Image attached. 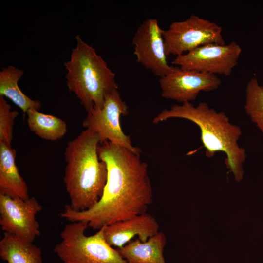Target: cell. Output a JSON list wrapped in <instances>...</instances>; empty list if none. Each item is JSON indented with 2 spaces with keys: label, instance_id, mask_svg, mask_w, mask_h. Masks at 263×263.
I'll return each instance as SVG.
<instances>
[{
  "label": "cell",
  "instance_id": "17",
  "mask_svg": "<svg viewBox=\"0 0 263 263\" xmlns=\"http://www.w3.org/2000/svg\"><path fill=\"white\" fill-rule=\"evenodd\" d=\"M26 113L29 129L41 139L57 141L63 137L67 132L66 123L59 117L35 109L29 110Z\"/></svg>",
  "mask_w": 263,
  "mask_h": 263
},
{
  "label": "cell",
  "instance_id": "12",
  "mask_svg": "<svg viewBox=\"0 0 263 263\" xmlns=\"http://www.w3.org/2000/svg\"><path fill=\"white\" fill-rule=\"evenodd\" d=\"M159 229L156 219L146 213L103 227L107 242L112 247L117 248L125 245L135 236L141 241L146 242L157 234Z\"/></svg>",
  "mask_w": 263,
  "mask_h": 263
},
{
  "label": "cell",
  "instance_id": "10",
  "mask_svg": "<svg viewBox=\"0 0 263 263\" xmlns=\"http://www.w3.org/2000/svg\"><path fill=\"white\" fill-rule=\"evenodd\" d=\"M159 83L162 97L183 103L195 100L201 92L217 89L222 81L214 74L173 66Z\"/></svg>",
  "mask_w": 263,
  "mask_h": 263
},
{
  "label": "cell",
  "instance_id": "19",
  "mask_svg": "<svg viewBox=\"0 0 263 263\" xmlns=\"http://www.w3.org/2000/svg\"><path fill=\"white\" fill-rule=\"evenodd\" d=\"M3 96H0V142L11 145L14 121L18 116Z\"/></svg>",
  "mask_w": 263,
  "mask_h": 263
},
{
  "label": "cell",
  "instance_id": "16",
  "mask_svg": "<svg viewBox=\"0 0 263 263\" xmlns=\"http://www.w3.org/2000/svg\"><path fill=\"white\" fill-rule=\"evenodd\" d=\"M24 75L22 70L12 65L3 68L0 72V96L11 100L24 113L29 110H39L41 102L25 95L20 89L18 82Z\"/></svg>",
  "mask_w": 263,
  "mask_h": 263
},
{
  "label": "cell",
  "instance_id": "20",
  "mask_svg": "<svg viewBox=\"0 0 263 263\" xmlns=\"http://www.w3.org/2000/svg\"><path fill=\"white\" fill-rule=\"evenodd\" d=\"M262 86H263V84H262Z\"/></svg>",
  "mask_w": 263,
  "mask_h": 263
},
{
  "label": "cell",
  "instance_id": "4",
  "mask_svg": "<svg viewBox=\"0 0 263 263\" xmlns=\"http://www.w3.org/2000/svg\"><path fill=\"white\" fill-rule=\"evenodd\" d=\"M76 46L64 63L66 84L87 112L102 108L108 94L118 89L115 74L95 48L75 37Z\"/></svg>",
  "mask_w": 263,
  "mask_h": 263
},
{
  "label": "cell",
  "instance_id": "15",
  "mask_svg": "<svg viewBox=\"0 0 263 263\" xmlns=\"http://www.w3.org/2000/svg\"><path fill=\"white\" fill-rule=\"evenodd\" d=\"M0 257L7 263H43L39 247L6 232L0 241Z\"/></svg>",
  "mask_w": 263,
  "mask_h": 263
},
{
  "label": "cell",
  "instance_id": "13",
  "mask_svg": "<svg viewBox=\"0 0 263 263\" xmlns=\"http://www.w3.org/2000/svg\"><path fill=\"white\" fill-rule=\"evenodd\" d=\"M16 151L0 142V194L12 198H29L27 184L16 164Z\"/></svg>",
  "mask_w": 263,
  "mask_h": 263
},
{
  "label": "cell",
  "instance_id": "9",
  "mask_svg": "<svg viewBox=\"0 0 263 263\" xmlns=\"http://www.w3.org/2000/svg\"><path fill=\"white\" fill-rule=\"evenodd\" d=\"M42 207L35 197L27 199L0 194V225L1 230L33 242L40 234L36 220Z\"/></svg>",
  "mask_w": 263,
  "mask_h": 263
},
{
  "label": "cell",
  "instance_id": "3",
  "mask_svg": "<svg viewBox=\"0 0 263 263\" xmlns=\"http://www.w3.org/2000/svg\"><path fill=\"white\" fill-rule=\"evenodd\" d=\"M98 135L85 129L69 141L65 149L66 163L63 182L72 209H89L101 198L107 179L105 163L98 154Z\"/></svg>",
  "mask_w": 263,
  "mask_h": 263
},
{
  "label": "cell",
  "instance_id": "5",
  "mask_svg": "<svg viewBox=\"0 0 263 263\" xmlns=\"http://www.w3.org/2000/svg\"><path fill=\"white\" fill-rule=\"evenodd\" d=\"M88 227L83 222L65 225L60 234L61 241L54 248L62 263H128L117 249L107 242L103 228L87 236Z\"/></svg>",
  "mask_w": 263,
  "mask_h": 263
},
{
  "label": "cell",
  "instance_id": "11",
  "mask_svg": "<svg viewBox=\"0 0 263 263\" xmlns=\"http://www.w3.org/2000/svg\"><path fill=\"white\" fill-rule=\"evenodd\" d=\"M163 32L156 19H147L138 26L132 40L137 62L160 78L173 67L167 61Z\"/></svg>",
  "mask_w": 263,
  "mask_h": 263
},
{
  "label": "cell",
  "instance_id": "7",
  "mask_svg": "<svg viewBox=\"0 0 263 263\" xmlns=\"http://www.w3.org/2000/svg\"><path fill=\"white\" fill-rule=\"evenodd\" d=\"M128 114L127 105L118 89H115L107 94L102 108H94L87 112L82 125L85 129L98 135L100 144L109 141L140 154L141 150L132 144L130 137L121 128L120 117Z\"/></svg>",
  "mask_w": 263,
  "mask_h": 263
},
{
  "label": "cell",
  "instance_id": "2",
  "mask_svg": "<svg viewBox=\"0 0 263 263\" xmlns=\"http://www.w3.org/2000/svg\"><path fill=\"white\" fill-rule=\"evenodd\" d=\"M171 118H181L192 122L200 129L201 140L208 158L223 152L226 155L225 163L237 182L243 178V164L247 158L245 149L238 142L242 136L241 128L231 123L223 111L217 112L204 102L197 106L190 102L175 104L164 109L153 119L157 124Z\"/></svg>",
  "mask_w": 263,
  "mask_h": 263
},
{
  "label": "cell",
  "instance_id": "8",
  "mask_svg": "<svg viewBox=\"0 0 263 263\" xmlns=\"http://www.w3.org/2000/svg\"><path fill=\"white\" fill-rule=\"evenodd\" d=\"M242 48L235 41L209 43L176 56L172 63L187 70L229 76L237 65Z\"/></svg>",
  "mask_w": 263,
  "mask_h": 263
},
{
  "label": "cell",
  "instance_id": "14",
  "mask_svg": "<svg viewBox=\"0 0 263 263\" xmlns=\"http://www.w3.org/2000/svg\"><path fill=\"white\" fill-rule=\"evenodd\" d=\"M166 244L165 234L158 232L146 242L132 240L117 249L128 263H166L163 255Z\"/></svg>",
  "mask_w": 263,
  "mask_h": 263
},
{
  "label": "cell",
  "instance_id": "6",
  "mask_svg": "<svg viewBox=\"0 0 263 263\" xmlns=\"http://www.w3.org/2000/svg\"><path fill=\"white\" fill-rule=\"evenodd\" d=\"M222 33V28L216 23L192 14L163 30L166 54L178 56L204 45L225 44Z\"/></svg>",
  "mask_w": 263,
  "mask_h": 263
},
{
  "label": "cell",
  "instance_id": "1",
  "mask_svg": "<svg viewBox=\"0 0 263 263\" xmlns=\"http://www.w3.org/2000/svg\"><path fill=\"white\" fill-rule=\"evenodd\" d=\"M108 175L103 195L88 209L76 211L67 205L60 213L70 222H83L99 230L111 224L146 213L153 200L147 164L140 154L109 141L98 147Z\"/></svg>",
  "mask_w": 263,
  "mask_h": 263
},
{
  "label": "cell",
  "instance_id": "18",
  "mask_svg": "<svg viewBox=\"0 0 263 263\" xmlns=\"http://www.w3.org/2000/svg\"><path fill=\"white\" fill-rule=\"evenodd\" d=\"M245 92V113L263 135V86L255 76L249 80Z\"/></svg>",
  "mask_w": 263,
  "mask_h": 263
}]
</instances>
